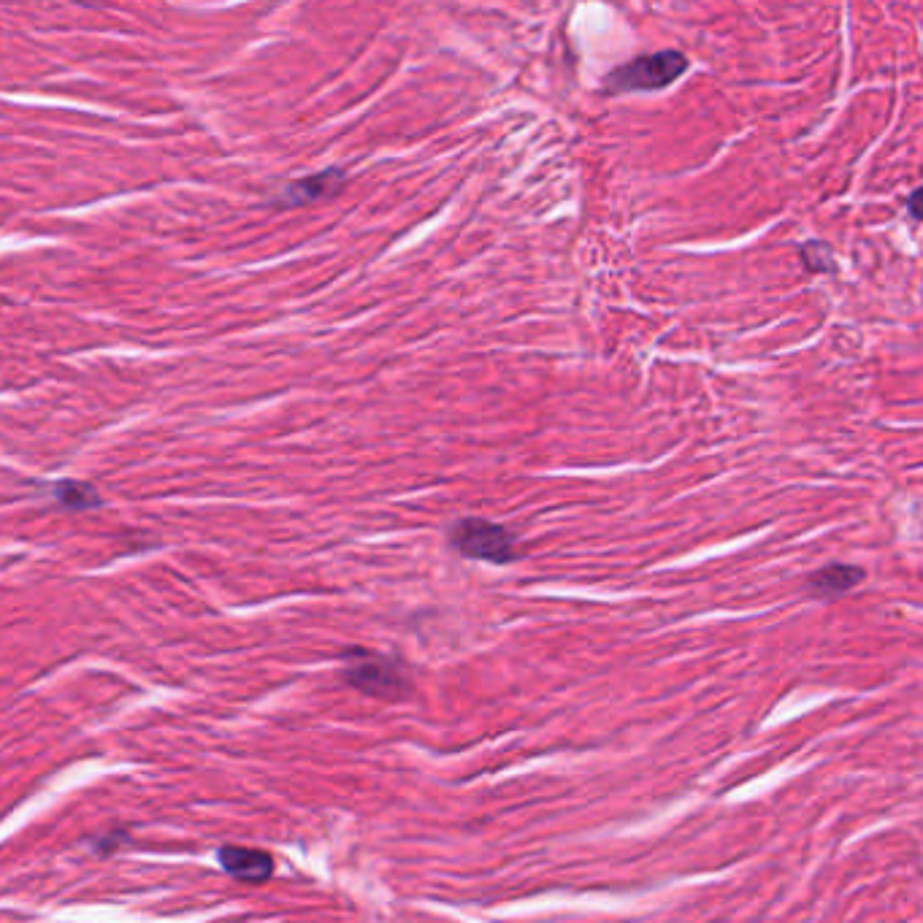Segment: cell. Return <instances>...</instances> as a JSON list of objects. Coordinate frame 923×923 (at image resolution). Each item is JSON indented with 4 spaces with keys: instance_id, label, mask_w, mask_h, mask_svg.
I'll return each instance as SVG.
<instances>
[{
    "instance_id": "obj_1",
    "label": "cell",
    "mask_w": 923,
    "mask_h": 923,
    "mask_svg": "<svg viewBox=\"0 0 923 923\" xmlns=\"http://www.w3.org/2000/svg\"><path fill=\"white\" fill-rule=\"evenodd\" d=\"M342 677L360 693L374 696V699H385V702H398L412 691V683H409V677L398 661H390V658L369 653V650L347 653V666H344Z\"/></svg>"
},
{
    "instance_id": "obj_2",
    "label": "cell",
    "mask_w": 923,
    "mask_h": 923,
    "mask_svg": "<svg viewBox=\"0 0 923 923\" xmlns=\"http://www.w3.org/2000/svg\"><path fill=\"white\" fill-rule=\"evenodd\" d=\"M450 542L458 553L474 561H488V564H509L520 558V547L512 531L496 526L482 517H466L455 523L450 531Z\"/></svg>"
},
{
    "instance_id": "obj_3",
    "label": "cell",
    "mask_w": 923,
    "mask_h": 923,
    "mask_svg": "<svg viewBox=\"0 0 923 923\" xmlns=\"http://www.w3.org/2000/svg\"><path fill=\"white\" fill-rule=\"evenodd\" d=\"M688 60L680 52H656V55L637 57L631 63L620 65L618 71L607 76L610 93H631V90H664L685 74Z\"/></svg>"
},
{
    "instance_id": "obj_4",
    "label": "cell",
    "mask_w": 923,
    "mask_h": 923,
    "mask_svg": "<svg viewBox=\"0 0 923 923\" xmlns=\"http://www.w3.org/2000/svg\"><path fill=\"white\" fill-rule=\"evenodd\" d=\"M222 869L241 883H266L274 875V859L266 850L255 848H236L228 845L217 853Z\"/></svg>"
},
{
    "instance_id": "obj_5",
    "label": "cell",
    "mask_w": 923,
    "mask_h": 923,
    "mask_svg": "<svg viewBox=\"0 0 923 923\" xmlns=\"http://www.w3.org/2000/svg\"><path fill=\"white\" fill-rule=\"evenodd\" d=\"M342 185H344V174L339 171V168H331V171L306 176V179H301V182L287 185L285 193H282V204L301 206V204H309V201H317V198H328V195L339 193Z\"/></svg>"
},
{
    "instance_id": "obj_6",
    "label": "cell",
    "mask_w": 923,
    "mask_h": 923,
    "mask_svg": "<svg viewBox=\"0 0 923 923\" xmlns=\"http://www.w3.org/2000/svg\"><path fill=\"white\" fill-rule=\"evenodd\" d=\"M864 580V569L850 564H831L823 566L821 572H815L810 577V593H815L818 599H834L840 593L856 588Z\"/></svg>"
},
{
    "instance_id": "obj_7",
    "label": "cell",
    "mask_w": 923,
    "mask_h": 923,
    "mask_svg": "<svg viewBox=\"0 0 923 923\" xmlns=\"http://www.w3.org/2000/svg\"><path fill=\"white\" fill-rule=\"evenodd\" d=\"M55 496L60 504H65L68 509H90L98 507L101 499H98V493H95L93 485H87V482H57L55 485Z\"/></svg>"
},
{
    "instance_id": "obj_8",
    "label": "cell",
    "mask_w": 923,
    "mask_h": 923,
    "mask_svg": "<svg viewBox=\"0 0 923 923\" xmlns=\"http://www.w3.org/2000/svg\"><path fill=\"white\" fill-rule=\"evenodd\" d=\"M918 198H921V193H913V201H910V209H913L915 220H921V214H918Z\"/></svg>"
}]
</instances>
